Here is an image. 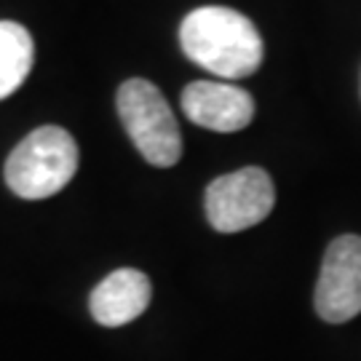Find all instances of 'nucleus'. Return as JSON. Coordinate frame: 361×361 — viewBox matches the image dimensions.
Here are the masks:
<instances>
[{
	"mask_svg": "<svg viewBox=\"0 0 361 361\" xmlns=\"http://www.w3.org/2000/svg\"><path fill=\"white\" fill-rule=\"evenodd\" d=\"M185 56L217 78H249L262 65V38L255 22L235 8L204 6L180 25Z\"/></svg>",
	"mask_w": 361,
	"mask_h": 361,
	"instance_id": "f257e3e1",
	"label": "nucleus"
},
{
	"mask_svg": "<svg viewBox=\"0 0 361 361\" xmlns=\"http://www.w3.org/2000/svg\"><path fill=\"white\" fill-rule=\"evenodd\" d=\"M78 171V145L62 126H40L6 161V185L19 198L40 201L65 190Z\"/></svg>",
	"mask_w": 361,
	"mask_h": 361,
	"instance_id": "f03ea898",
	"label": "nucleus"
},
{
	"mask_svg": "<svg viewBox=\"0 0 361 361\" xmlns=\"http://www.w3.org/2000/svg\"><path fill=\"white\" fill-rule=\"evenodd\" d=\"M116 104L123 129L129 131L131 142L147 164L169 169L180 161V123L155 83L145 78H131L126 83H121Z\"/></svg>",
	"mask_w": 361,
	"mask_h": 361,
	"instance_id": "7ed1b4c3",
	"label": "nucleus"
},
{
	"mask_svg": "<svg viewBox=\"0 0 361 361\" xmlns=\"http://www.w3.org/2000/svg\"><path fill=\"white\" fill-rule=\"evenodd\" d=\"M207 219L217 233H241L259 225L276 207L271 174L246 166L222 174L207 188Z\"/></svg>",
	"mask_w": 361,
	"mask_h": 361,
	"instance_id": "20e7f679",
	"label": "nucleus"
},
{
	"mask_svg": "<svg viewBox=\"0 0 361 361\" xmlns=\"http://www.w3.org/2000/svg\"><path fill=\"white\" fill-rule=\"evenodd\" d=\"M313 302L329 324H345L361 313V235L348 233L329 244Z\"/></svg>",
	"mask_w": 361,
	"mask_h": 361,
	"instance_id": "39448f33",
	"label": "nucleus"
},
{
	"mask_svg": "<svg viewBox=\"0 0 361 361\" xmlns=\"http://www.w3.org/2000/svg\"><path fill=\"white\" fill-rule=\"evenodd\" d=\"M182 113L190 123L219 134L241 131L255 118L252 94L235 83L195 80L182 91Z\"/></svg>",
	"mask_w": 361,
	"mask_h": 361,
	"instance_id": "423d86ee",
	"label": "nucleus"
},
{
	"mask_svg": "<svg viewBox=\"0 0 361 361\" xmlns=\"http://www.w3.org/2000/svg\"><path fill=\"white\" fill-rule=\"evenodd\" d=\"M153 297L150 279L137 268H118L94 286L89 310L102 326H123L140 319Z\"/></svg>",
	"mask_w": 361,
	"mask_h": 361,
	"instance_id": "0eeeda50",
	"label": "nucleus"
},
{
	"mask_svg": "<svg viewBox=\"0 0 361 361\" xmlns=\"http://www.w3.org/2000/svg\"><path fill=\"white\" fill-rule=\"evenodd\" d=\"M35 62V43L25 25L3 19L0 22V99H8L22 89Z\"/></svg>",
	"mask_w": 361,
	"mask_h": 361,
	"instance_id": "6e6552de",
	"label": "nucleus"
}]
</instances>
